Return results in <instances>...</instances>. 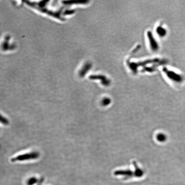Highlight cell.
I'll use <instances>...</instances> for the list:
<instances>
[{
  "label": "cell",
  "mask_w": 185,
  "mask_h": 185,
  "mask_svg": "<svg viewBox=\"0 0 185 185\" xmlns=\"http://www.w3.org/2000/svg\"><path fill=\"white\" fill-rule=\"evenodd\" d=\"M1 122L4 125H7L9 124V122L7 118H5V117L2 116L1 115Z\"/></svg>",
  "instance_id": "cell-10"
},
{
  "label": "cell",
  "mask_w": 185,
  "mask_h": 185,
  "mask_svg": "<svg viewBox=\"0 0 185 185\" xmlns=\"http://www.w3.org/2000/svg\"><path fill=\"white\" fill-rule=\"evenodd\" d=\"M157 139L159 142H164L167 139V137L166 135L164 133H159L156 136Z\"/></svg>",
  "instance_id": "cell-9"
},
{
  "label": "cell",
  "mask_w": 185,
  "mask_h": 185,
  "mask_svg": "<svg viewBox=\"0 0 185 185\" xmlns=\"http://www.w3.org/2000/svg\"><path fill=\"white\" fill-rule=\"evenodd\" d=\"M147 36L149 41V45L151 50L153 51H157L159 49V45L156 39L153 37L152 32L148 31Z\"/></svg>",
  "instance_id": "cell-3"
},
{
  "label": "cell",
  "mask_w": 185,
  "mask_h": 185,
  "mask_svg": "<svg viewBox=\"0 0 185 185\" xmlns=\"http://www.w3.org/2000/svg\"><path fill=\"white\" fill-rule=\"evenodd\" d=\"M91 79H99L101 80L102 84L104 85H109L110 81L107 79L105 76H102V75H91L90 77Z\"/></svg>",
  "instance_id": "cell-4"
},
{
  "label": "cell",
  "mask_w": 185,
  "mask_h": 185,
  "mask_svg": "<svg viewBox=\"0 0 185 185\" xmlns=\"http://www.w3.org/2000/svg\"><path fill=\"white\" fill-rule=\"evenodd\" d=\"M91 67V65L90 63H86L83 67V68L80 71V73H79L80 76L81 77H84V75L87 73V72L89 70Z\"/></svg>",
  "instance_id": "cell-6"
},
{
  "label": "cell",
  "mask_w": 185,
  "mask_h": 185,
  "mask_svg": "<svg viewBox=\"0 0 185 185\" xmlns=\"http://www.w3.org/2000/svg\"><path fill=\"white\" fill-rule=\"evenodd\" d=\"M102 103L103 105H107L110 103V99H108V98H104V99L102 100Z\"/></svg>",
  "instance_id": "cell-11"
},
{
  "label": "cell",
  "mask_w": 185,
  "mask_h": 185,
  "mask_svg": "<svg viewBox=\"0 0 185 185\" xmlns=\"http://www.w3.org/2000/svg\"><path fill=\"white\" fill-rule=\"evenodd\" d=\"M36 179H35V178H32L29 180V184H31L35 183V182H36Z\"/></svg>",
  "instance_id": "cell-12"
},
{
  "label": "cell",
  "mask_w": 185,
  "mask_h": 185,
  "mask_svg": "<svg viewBox=\"0 0 185 185\" xmlns=\"http://www.w3.org/2000/svg\"><path fill=\"white\" fill-rule=\"evenodd\" d=\"M39 156H40V155H39V152H30L29 153H25V154L18 156L12 158L11 160L12 162L31 160L37 159L39 157Z\"/></svg>",
  "instance_id": "cell-1"
},
{
  "label": "cell",
  "mask_w": 185,
  "mask_h": 185,
  "mask_svg": "<svg viewBox=\"0 0 185 185\" xmlns=\"http://www.w3.org/2000/svg\"><path fill=\"white\" fill-rule=\"evenodd\" d=\"M163 71L170 80L176 83H181L183 81V77L178 73L165 67L163 68Z\"/></svg>",
  "instance_id": "cell-2"
},
{
  "label": "cell",
  "mask_w": 185,
  "mask_h": 185,
  "mask_svg": "<svg viewBox=\"0 0 185 185\" xmlns=\"http://www.w3.org/2000/svg\"><path fill=\"white\" fill-rule=\"evenodd\" d=\"M115 175L123 176L125 178H129L131 177L134 175V173L132 171L129 170H119V171H116L115 172Z\"/></svg>",
  "instance_id": "cell-5"
},
{
  "label": "cell",
  "mask_w": 185,
  "mask_h": 185,
  "mask_svg": "<svg viewBox=\"0 0 185 185\" xmlns=\"http://www.w3.org/2000/svg\"><path fill=\"white\" fill-rule=\"evenodd\" d=\"M135 166V176L137 177H142L144 174V172L141 169H140L138 166L136 165V164H134Z\"/></svg>",
  "instance_id": "cell-8"
},
{
  "label": "cell",
  "mask_w": 185,
  "mask_h": 185,
  "mask_svg": "<svg viewBox=\"0 0 185 185\" xmlns=\"http://www.w3.org/2000/svg\"><path fill=\"white\" fill-rule=\"evenodd\" d=\"M156 31L158 35H159L161 37H164L166 36V33H167V31L166 29L162 27L161 26H158L157 28Z\"/></svg>",
  "instance_id": "cell-7"
}]
</instances>
